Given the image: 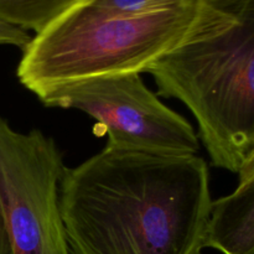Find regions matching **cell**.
I'll return each instance as SVG.
<instances>
[{
  "instance_id": "obj_5",
  "label": "cell",
  "mask_w": 254,
  "mask_h": 254,
  "mask_svg": "<svg viewBox=\"0 0 254 254\" xmlns=\"http://www.w3.org/2000/svg\"><path fill=\"white\" fill-rule=\"evenodd\" d=\"M64 169L54 139L0 117V212L12 254H71L60 210Z\"/></svg>"
},
{
  "instance_id": "obj_9",
  "label": "cell",
  "mask_w": 254,
  "mask_h": 254,
  "mask_svg": "<svg viewBox=\"0 0 254 254\" xmlns=\"http://www.w3.org/2000/svg\"><path fill=\"white\" fill-rule=\"evenodd\" d=\"M30 40L31 36L27 31L0 20V45H12L24 50Z\"/></svg>"
},
{
  "instance_id": "obj_4",
  "label": "cell",
  "mask_w": 254,
  "mask_h": 254,
  "mask_svg": "<svg viewBox=\"0 0 254 254\" xmlns=\"http://www.w3.org/2000/svg\"><path fill=\"white\" fill-rule=\"evenodd\" d=\"M37 98L51 108H74L96 121L94 133L107 146L163 155H196L200 141L193 127L166 107L140 73L107 74L64 84Z\"/></svg>"
},
{
  "instance_id": "obj_1",
  "label": "cell",
  "mask_w": 254,
  "mask_h": 254,
  "mask_svg": "<svg viewBox=\"0 0 254 254\" xmlns=\"http://www.w3.org/2000/svg\"><path fill=\"white\" fill-rule=\"evenodd\" d=\"M212 202L197 155L106 145L60 184L71 254H202Z\"/></svg>"
},
{
  "instance_id": "obj_6",
  "label": "cell",
  "mask_w": 254,
  "mask_h": 254,
  "mask_svg": "<svg viewBox=\"0 0 254 254\" xmlns=\"http://www.w3.org/2000/svg\"><path fill=\"white\" fill-rule=\"evenodd\" d=\"M222 254H254V176L212 202L206 248Z\"/></svg>"
},
{
  "instance_id": "obj_3",
  "label": "cell",
  "mask_w": 254,
  "mask_h": 254,
  "mask_svg": "<svg viewBox=\"0 0 254 254\" xmlns=\"http://www.w3.org/2000/svg\"><path fill=\"white\" fill-rule=\"evenodd\" d=\"M193 11L195 0L143 15L77 0L31 37L22 50L17 78L40 96L82 79L146 72L178 44Z\"/></svg>"
},
{
  "instance_id": "obj_10",
  "label": "cell",
  "mask_w": 254,
  "mask_h": 254,
  "mask_svg": "<svg viewBox=\"0 0 254 254\" xmlns=\"http://www.w3.org/2000/svg\"><path fill=\"white\" fill-rule=\"evenodd\" d=\"M0 254H12L9 236H7L6 228H5L1 212H0Z\"/></svg>"
},
{
  "instance_id": "obj_2",
  "label": "cell",
  "mask_w": 254,
  "mask_h": 254,
  "mask_svg": "<svg viewBox=\"0 0 254 254\" xmlns=\"http://www.w3.org/2000/svg\"><path fill=\"white\" fill-rule=\"evenodd\" d=\"M146 72L190 109L213 165L238 174L254 151V0H195L181 39Z\"/></svg>"
},
{
  "instance_id": "obj_8",
  "label": "cell",
  "mask_w": 254,
  "mask_h": 254,
  "mask_svg": "<svg viewBox=\"0 0 254 254\" xmlns=\"http://www.w3.org/2000/svg\"><path fill=\"white\" fill-rule=\"evenodd\" d=\"M98 6L127 14H154L173 9L192 0H87Z\"/></svg>"
},
{
  "instance_id": "obj_7",
  "label": "cell",
  "mask_w": 254,
  "mask_h": 254,
  "mask_svg": "<svg viewBox=\"0 0 254 254\" xmlns=\"http://www.w3.org/2000/svg\"><path fill=\"white\" fill-rule=\"evenodd\" d=\"M77 0H0V20L37 34Z\"/></svg>"
},
{
  "instance_id": "obj_11",
  "label": "cell",
  "mask_w": 254,
  "mask_h": 254,
  "mask_svg": "<svg viewBox=\"0 0 254 254\" xmlns=\"http://www.w3.org/2000/svg\"><path fill=\"white\" fill-rule=\"evenodd\" d=\"M238 175H240V180L254 176V151L248 156V159L243 163V165L241 166Z\"/></svg>"
}]
</instances>
